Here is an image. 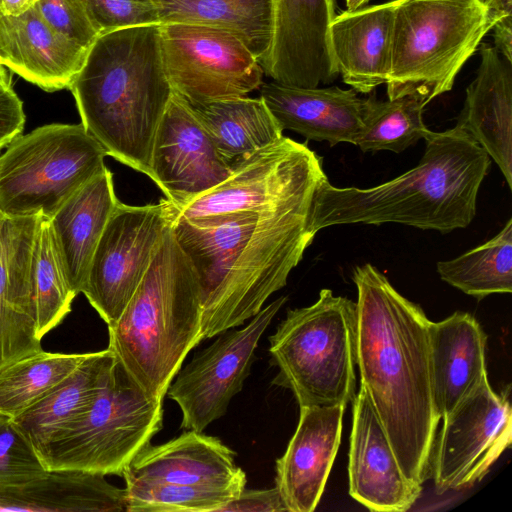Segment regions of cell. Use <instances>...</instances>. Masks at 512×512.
I'll use <instances>...</instances> for the list:
<instances>
[{
	"label": "cell",
	"instance_id": "6da1fadb",
	"mask_svg": "<svg viewBox=\"0 0 512 512\" xmlns=\"http://www.w3.org/2000/svg\"><path fill=\"white\" fill-rule=\"evenodd\" d=\"M352 278L361 386L403 473L422 488L440 421L432 391L431 321L370 263L355 267Z\"/></svg>",
	"mask_w": 512,
	"mask_h": 512
},
{
	"label": "cell",
	"instance_id": "7a4b0ae2",
	"mask_svg": "<svg viewBox=\"0 0 512 512\" xmlns=\"http://www.w3.org/2000/svg\"><path fill=\"white\" fill-rule=\"evenodd\" d=\"M312 206L175 219L174 236L199 284L201 341L241 326L286 285L316 235Z\"/></svg>",
	"mask_w": 512,
	"mask_h": 512
},
{
	"label": "cell",
	"instance_id": "3957f363",
	"mask_svg": "<svg viewBox=\"0 0 512 512\" xmlns=\"http://www.w3.org/2000/svg\"><path fill=\"white\" fill-rule=\"evenodd\" d=\"M424 140L417 166L380 185L339 188L325 176L313 199L312 232L355 223H399L443 234L467 227L491 158L456 126L429 130Z\"/></svg>",
	"mask_w": 512,
	"mask_h": 512
},
{
	"label": "cell",
	"instance_id": "277c9868",
	"mask_svg": "<svg viewBox=\"0 0 512 512\" xmlns=\"http://www.w3.org/2000/svg\"><path fill=\"white\" fill-rule=\"evenodd\" d=\"M69 90L81 124L107 156L153 180L154 137L173 94L160 25L99 35Z\"/></svg>",
	"mask_w": 512,
	"mask_h": 512
},
{
	"label": "cell",
	"instance_id": "5b68a950",
	"mask_svg": "<svg viewBox=\"0 0 512 512\" xmlns=\"http://www.w3.org/2000/svg\"><path fill=\"white\" fill-rule=\"evenodd\" d=\"M172 226L122 314L108 326V348L149 397L161 400L201 342L199 284Z\"/></svg>",
	"mask_w": 512,
	"mask_h": 512
},
{
	"label": "cell",
	"instance_id": "8992f818",
	"mask_svg": "<svg viewBox=\"0 0 512 512\" xmlns=\"http://www.w3.org/2000/svg\"><path fill=\"white\" fill-rule=\"evenodd\" d=\"M499 20L484 0H395L388 99L450 91Z\"/></svg>",
	"mask_w": 512,
	"mask_h": 512
},
{
	"label": "cell",
	"instance_id": "52a82bcc",
	"mask_svg": "<svg viewBox=\"0 0 512 512\" xmlns=\"http://www.w3.org/2000/svg\"><path fill=\"white\" fill-rule=\"evenodd\" d=\"M279 372L299 407L347 405L356 395V303L322 289L318 300L289 310L269 337Z\"/></svg>",
	"mask_w": 512,
	"mask_h": 512
},
{
	"label": "cell",
	"instance_id": "ba28073f",
	"mask_svg": "<svg viewBox=\"0 0 512 512\" xmlns=\"http://www.w3.org/2000/svg\"><path fill=\"white\" fill-rule=\"evenodd\" d=\"M162 402L149 397L116 359L90 409L38 454L47 470L122 477L162 429Z\"/></svg>",
	"mask_w": 512,
	"mask_h": 512
},
{
	"label": "cell",
	"instance_id": "9c48e42d",
	"mask_svg": "<svg viewBox=\"0 0 512 512\" xmlns=\"http://www.w3.org/2000/svg\"><path fill=\"white\" fill-rule=\"evenodd\" d=\"M106 156L82 124L53 123L21 134L0 155V214L51 218L106 168Z\"/></svg>",
	"mask_w": 512,
	"mask_h": 512
},
{
	"label": "cell",
	"instance_id": "30bf717a",
	"mask_svg": "<svg viewBox=\"0 0 512 512\" xmlns=\"http://www.w3.org/2000/svg\"><path fill=\"white\" fill-rule=\"evenodd\" d=\"M325 176L321 157L306 144L283 135L246 158L222 183L179 209L177 217L262 213L312 202Z\"/></svg>",
	"mask_w": 512,
	"mask_h": 512
},
{
	"label": "cell",
	"instance_id": "8fae6325",
	"mask_svg": "<svg viewBox=\"0 0 512 512\" xmlns=\"http://www.w3.org/2000/svg\"><path fill=\"white\" fill-rule=\"evenodd\" d=\"M177 215L178 209L166 198L144 206L117 203L81 292L107 326L122 314Z\"/></svg>",
	"mask_w": 512,
	"mask_h": 512
},
{
	"label": "cell",
	"instance_id": "7c38bea8",
	"mask_svg": "<svg viewBox=\"0 0 512 512\" xmlns=\"http://www.w3.org/2000/svg\"><path fill=\"white\" fill-rule=\"evenodd\" d=\"M165 72L173 92L191 105L247 96L259 89V60L234 34L217 28L160 25Z\"/></svg>",
	"mask_w": 512,
	"mask_h": 512
},
{
	"label": "cell",
	"instance_id": "4fadbf2b",
	"mask_svg": "<svg viewBox=\"0 0 512 512\" xmlns=\"http://www.w3.org/2000/svg\"><path fill=\"white\" fill-rule=\"evenodd\" d=\"M287 301L281 296L242 329H228L178 371L167 394L182 412L181 428L203 432L227 412L250 375L258 342Z\"/></svg>",
	"mask_w": 512,
	"mask_h": 512
},
{
	"label": "cell",
	"instance_id": "5bb4252c",
	"mask_svg": "<svg viewBox=\"0 0 512 512\" xmlns=\"http://www.w3.org/2000/svg\"><path fill=\"white\" fill-rule=\"evenodd\" d=\"M436 434L430 477L437 493L474 485L512 441V409L506 392L497 394L488 376L450 414Z\"/></svg>",
	"mask_w": 512,
	"mask_h": 512
},
{
	"label": "cell",
	"instance_id": "9a60e30c",
	"mask_svg": "<svg viewBox=\"0 0 512 512\" xmlns=\"http://www.w3.org/2000/svg\"><path fill=\"white\" fill-rule=\"evenodd\" d=\"M153 182L178 210L232 172L193 107L173 92L151 154Z\"/></svg>",
	"mask_w": 512,
	"mask_h": 512
},
{
	"label": "cell",
	"instance_id": "2e32d148",
	"mask_svg": "<svg viewBox=\"0 0 512 512\" xmlns=\"http://www.w3.org/2000/svg\"><path fill=\"white\" fill-rule=\"evenodd\" d=\"M336 0H273V37L261 66L272 81L305 88L338 76L328 38Z\"/></svg>",
	"mask_w": 512,
	"mask_h": 512
},
{
	"label": "cell",
	"instance_id": "e0dca14e",
	"mask_svg": "<svg viewBox=\"0 0 512 512\" xmlns=\"http://www.w3.org/2000/svg\"><path fill=\"white\" fill-rule=\"evenodd\" d=\"M41 214H0V370L42 350L33 279Z\"/></svg>",
	"mask_w": 512,
	"mask_h": 512
},
{
	"label": "cell",
	"instance_id": "ac0fdd59",
	"mask_svg": "<svg viewBox=\"0 0 512 512\" xmlns=\"http://www.w3.org/2000/svg\"><path fill=\"white\" fill-rule=\"evenodd\" d=\"M349 449V494L374 512H404L421 487L403 473L370 398L361 386L353 399Z\"/></svg>",
	"mask_w": 512,
	"mask_h": 512
},
{
	"label": "cell",
	"instance_id": "d6986e66",
	"mask_svg": "<svg viewBox=\"0 0 512 512\" xmlns=\"http://www.w3.org/2000/svg\"><path fill=\"white\" fill-rule=\"evenodd\" d=\"M345 408L300 407L295 433L276 461L275 484L288 512L317 507L340 445Z\"/></svg>",
	"mask_w": 512,
	"mask_h": 512
},
{
	"label": "cell",
	"instance_id": "ffe728a7",
	"mask_svg": "<svg viewBox=\"0 0 512 512\" xmlns=\"http://www.w3.org/2000/svg\"><path fill=\"white\" fill-rule=\"evenodd\" d=\"M260 97L282 128L308 140L355 144L363 130L371 97L360 98L338 86L305 88L262 83Z\"/></svg>",
	"mask_w": 512,
	"mask_h": 512
},
{
	"label": "cell",
	"instance_id": "44dd1931",
	"mask_svg": "<svg viewBox=\"0 0 512 512\" xmlns=\"http://www.w3.org/2000/svg\"><path fill=\"white\" fill-rule=\"evenodd\" d=\"M234 456L219 438L187 430L166 443L147 445L122 477L241 492L246 474Z\"/></svg>",
	"mask_w": 512,
	"mask_h": 512
},
{
	"label": "cell",
	"instance_id": "7402d4cb",
	"mask_svg": "<svg viewBox=\"0 0 512 512\" xmlns=\"http://www.w3.org/2000/svg\"><path fill=\"white\" fill-rule=\"evenodd\" d=\"M86 54L34 6L19 15H0V64L46 92L69 89Z\"/></svg>",
	"mask_w": 512,
	"mask_h": 512
},
{
	"label": "cell",
	"instance_id": "603a6c76",
	"mask_svg": "<svg viewBox=\"0 0 512 512\" xmlns=\"http://www.w3.org/2000/svg\"><path fill=\"white\" fill-rule=\"evenodd\" d=\"M479 48V67L456 127L494 160L512 189V62L488 43Z\"/></svg>",
	"mask_w": 512,
	"mask_h": 512
},
{
	"label": "cell",
	"instance_id": "cb8c5ba5",
	"mask_svg": "<svg viewBox=\"0 0 512 512\" xmlns=\"http://www.w3.org/2000/svg\"><path fill=\"white\" fill-rule=\"evenodd\" d=\"M395 0L336 14L328 38L342 80L368 94L386 84L391 69Z\"/></svg>",
	"mask_w": 512,
	"mask_h": 512
},
{
	"label": "cell",
	"instance_id": "d4e9b609",
	"mask_svg": "<svg viewBox=\"0 0 512 512\" xmlns=\"http://www.w3.org/2000/svg\"><path fill=\"white\" fill-rule=\"evenodd\" d=\"M487 336L469 313L430 323V366L436 411L443 419L487 377Z\"/></svg>",
	"mask_w": 512,
	"mask_h": 512
},
{
	"label": "cell",
	"instance_id": "484cf974",
	"mask_svg": "<svg viewBox=\"0 0 512 512\" xmlns=\"http://www.w3.org/2000/svg\"><path fill=\"white\" fill-rule=\"evenodd\" d=\"M118 202L113 174L106 167L49 218L65 278L76 296L82 292L94 250Z\"/></svg>",
	"mask_w": 512,
	"mask_h": 512
},
{
	"label": "cell",
	"instance_id": "4316f807",
	"mask_svg": "<svg viewBox=\"0 0 512 512\" xmlns=\"http://www.w3.org/2000/svg\"><path fill=\"white\" fill-rule=\"evenodd\" d=\"M0 511L122 512L126 490L105 476L81 470H48L26 483L0 486Z\"/></svg>",
	"mask_w": 512,
	"mask_h": 512
},
{
	"label": "cell",
	"instance_id": "83f0119b",
	"mask_svg": "<svg viewBox=\"0 0 512 512\" xmlns=\"http://www.w3.org/2000/svg\"><path fill=\"white\" fill-rule=\"evenodd\" d=\"M116 360L109 349L89 352L82 363L35 404L13 418L39 452L90 409Z\"/></svg>",
	"mask_w": 512,
	"mask_h": 512
},
{
	"label": "cell",
	"instance_id": "f1b7e54d",
	"mask_svg": "<svg viewBox=\"0 0 512 512\" xmlns=\"http://www.w3.org/2000/svg\"><path fill=\"white\" fill-rule=\"evenodd\" d=\"M191 106L231 170L283 136L282 128L260 96L229 98Z\"/></svg>",
	"mask_w": 512,
	"mask_h": 512
},
{
	"label": "cell",
	"instance_id": "f546056e",
	"mask_svg": "<svg viewBox=\"0 0 512 512\" xmlns=\"http://www.w3.org/2000/svg\"><path fill=\"white\" fill-rule=\"evenodd\" d=\"M161 24L183 23L228 31L260 64L273 37V0H151Z\"/></svg>",
	"mask_w": 512,
	"mask_h": 512
},
{
	"label": "cell",
	"instance_id": "4dcf8cb0",
	"mask_svg": "<svg viewBox=\"0 0 512 512\" xmlns=\"http://www.w3.org/2000/svg\"><path fill=\"white\" fill-rule=\"evenodd\" d=\"M437 272L449 285L478 300L512 292V219L483 244L451 260L439 261Z\"/></svg>",
	"mask_w": 512,
	"mask_h": 512
},
{
	"label": "cell",
	"instance_id": "1f68e13d",
	"mask_svg": "<svg viewBox=\"0 0 512 512\" xmlns=\"http://www.w3.org/2000/svg\"><path fill=\"white\" fill-rule=\"evenodd\" d=\"M88 353L42 349L4 367L0 370V413L14 418L24 412L72 373Z\"/></svg>",
	"mask_w": 512,
	"mask_h": 512
},
{
	"label": "cell",
	"instance_id": "d6a6232c",
	"mask_svg": "<svg viewBox=\"0 0 512 512\" xmlns=\"http://www.w3.org/2000/svg\"><path fill=\"white\" fill-rule=\"evenodd\" d=\"M427 104L416 95L385 101L371 96L364 127L354 145L363 152L388 150L400 153L424 139L429 129L423 121Z\"/></svg>",
	"mask_w": 512,
	"mask_h": 512
},
{
	"label": "cell",
	"instance_id": "836d02e7",
	"mask_svg": "<svg viewBox=\"0 0 512 512\" xmlns=\"http://www.w3.org/2000/svg\"><path fill=\"white\" fill-rule=\"evenodd\" d=\"M34 292L37 335L43 338L56 328L71 311L76 295L65 278L54 243L50 219L41 215L34 249Z\"/></svg>",
	"mask_w": 512,
	"mask_h": 512
},
{
	"label": "cell",
	"instance_id": "e575fe53",
	"mask_svg": "<svg viewBox=\"0 0 512 512\" xmlns=\"http://www.w3.org/2000/svg\"><path fill=\"white\" fill-rule=\"evenodd\" d=\"M127 512H218L241 492L123 477Z\"/></svg>",
	"mask_w": 512,
	"mask_h": 512
},
{
	"label": "cell",
	"instance_id": "d590c367",
	"mask_svg": "<svg viewBox=\"0 0 512 512\" xmlns=\"http://www.w3.org/2000/svg\"><path fill=\"white\" fill-rule=\"evenodd\" d=\"M47 471L36 448L13 418L0 413V486L20 485Z\"/></svg>",
	"mask_w": 512,
	"mask_h": 512
},
{
	"label": "cell",
	"instance_id": "8d00e7d4",
	"mask_svg": "<svg viewBox=\"0 0 512 512\" xmlns=\"http://www.w3.org/2000/svg\"><path fill=\"white\" fill-rule=\"evenodd\" d=\"M81 1L99 35L137 26L160 25L151 0Z\"/></svg>",
	"mask_w": 512,
	"mask_h": 512
},
{
	"label": "cell",
	"instance_id": "74e56055",
	"mask_svg": "<svg viewBox=\"0 0 512 512\" xmlns=\"http://www.w3.org/2000/svg\"><path fill=\"white\" fill-rule=\"evenodd\" d=\"M34 7L54 30L87 52L99 36L81 0H38Z\"/></svg>",
	"mask_w": 512,
	"mask_h": 512
},
{
	"label": "cell",
	"instance_id": "f35d334b",
	"mask_svg": "<svg viewBox=\"0 0 512 512\" xmlns=\"http://www.w3.org/2000/svg\"><path fill=\"white\" fill-rule=\"evenodd\" d=\"M287 508L278 488L246 489L222 506L218 512H284Z\"/></svg>",
	"mask_w": 512,
	"mask_h": 512
},
{
	"label": "cell",
	"instance_id": "ab89813d",
	"mask_svg": "<svg viewBox=\"0 0 512 512\" xmlns=\"http://www.w3.org/2000/svg\"><path fill=\"white\" fill-rule=\"evenodd\" d=\"M26 116L23 102L9 87H0V150L20 136Z\"/></svg>",
	"mask_w": 512,
	"mask_h": 512
},
{
	"label": "cell",
	"instance_id": "60d3db41",
	"mask_svg": "<svg viewBox=\"0 0 512 512\" xmlns=\"http://www.w3.org/2000/svg\"><path fill=\"white\" fill-rule=\"evenodd\" d=\"M492 30L494 47L509 62H512V17L499 20Z\"/></svg>",
	"mask_w": 512,
	"mask_h": 512
},
{
	"label": "cell",
	"instance_id": "b9f144b4",
	"mask_svg": "<svg viewBox=\"0 0 512 512\" xmlns=\"http://www.w3.org/2000/svg\"><path fill=\"white\" fill-rule=\"evenodd\" d=\"M38 0H0L1 13L15 16L32 8Z\"/></svg>",
	"mask_w": 512,
	"mask_h": 512
},
{
	"label": "cell",
	"instance_id": "7bdbcfd3",
	"mask_svg": "<svg viewBox=\"0 0 512 512\" xmlns=\"http://www.w3.org/2000/svg\"><path fill=\"white\" fill-rule=\"evenodd\" d=\"M484 2L500 20L512 17V0H484Z\"/></svg>",
	"mask_w": 512,
	"mask_h": 512
},
{
	"label": "cell",
	"instance_id": "ee69618b",
	"mask_svg": "<svg viewBox=\"0 0 512 512\" xmlns=\"http://www.w3.org/2000/svg\"><path fill=\"white\" fill-rule=\"evenodd\" d=\"M370 0H346V6L348 11H354L363 8Z\"/></svg>",
	"mask_w": 512,
	"mask_h": 512
},
{
	"label": "cell",
	"instance_id": "f6af8a7d",
	"mask_svg": "<svg viewBox=\"0 0 512 512\" xmlns=\"http://www.w3.org/2000/svg\"><path fill=\"white\" fill-rule=\"evenodd\" d=\"M11 86L10 77L6 73L4 66L0 64V87Z\"/></svg>",
	"mask_w": 512,
	"mask_h": 512
},
{
	"label": "cell",
	"instance_id": "bcb514c9",
	"mask_svg": "<svg viewBox=\"0 0 512 512\" xmlns=\"http://www.w3.org/2000/svg\"><path fill=\"white\" fill-rule=\"evenodd\" d=\"M1 14H2V13H1V6H0V15H1Z\"/></svg>",
	"mask_w": 512,
	"mask_h": 512
}]
</instances>
